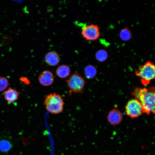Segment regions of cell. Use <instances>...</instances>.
I'll return each mask as SVG.
<instances>
[{
	"label": "cell",
	"instance_id": "obj_15",
	"mask_svg": "<svg viewBox=\"0 0 155 155\" xmlns=\"http://www.w3.org/2000/svg\"><path fill=\"white\" fill-rule=\"evenodd\" d=\"M96 59L98 61L102 62L106 60L108 57L107 52L105 50H101L98 51L96 54Z\"/></svg>",
	"mask_w": 155,
	"mask_h": 155
},
{
	"label": "cell",
	"instance_id": "obj_5",
	"mask_svg": "<svg viewBox=\"0 0 155 155\" xmlns=\"http://www.w3.org/2000/svg\"><path fill=\"white\" fill-rule=\"evenodd\" d=\"M126 114L132 119L137 118L142 114V107L140 102L136 99L128 101L125 107Z\"/></svg>",
	"mask_w": 155,
	"mask_h": 155
},
{
	"label": "cell",
	"instance_id": "obj_13",
	"mask_svg": "<svg viewBox=\"0 0 155 155\" xmlns=\"http://www.w3.org/2000/svg\"><path fill=\"white\" fill-rule=\"evenodd\" d=\"M119 36L124 41H127L132 36L130 30L127 28H125L121 31Z\"/></svg>",
	"mask_w": 155,
	"mask_h": 155
},
{
	"label": "cell",
	"instance_id": "obj_7",
	"mask_svg": "<svg viewBox=\"0 0 155 155\" xmlns=\"http://www.w3.org/2000/svg\"><path fill=\"white\" fill-rule=\"evenodd\" d=\"M107 119L111 124L117 125L121 122L123 119V115L119 110L114 108L109 112L107 116Z\"/></svg>",
	"mask_w": 155,
	"mask_h": 155
},
{
	"label": "cell",
	"instance_id": "obj_11",
	"mask_svg": "<svg viewBox=\"0 0 155 155\" xmlns=\"http://www.w3.org/2000/svg\"><path fill=\"white\" fill-rule=\"evenodd\" d=\"M70 73V68L66 65L62 64L59 65L56 70L57 75L61 78H65L69 75Z\"/></svg>",
	"mask_w": 155,
	"mask_h": 155
},
{
	"label": "cell",
	"instance_id": "obj_6",
	"mask_svg": "<svg viewBox=\"0 0 155 155\" xmlns=\"http://www.w3.org/2000/svg\"><path fill=\"white\" fill-rule=\"evenodd\" d=\"M82 28L81 34L86 40H95L99 37L100 29L97 25L90 24L85 25Z\"/></svg>",
	"mask_w": 155,
	"mask_h": 155
},
{
	"label": "cell",
	"instance_id": "obj_8",
	"mask_svg": "<svg viewBox=\"0 0 155 155\" xmlns=\"http://www.w3.org/2000/svg\"><path fill=\"white\" fill-rule=\"evenodd\" d=\"M54 80L53 73L48 70L42 72L39 75L38 80L42 85L44 86H49L53 84Z\"/></svg>",
	"mask_w": 155,
	"mask_h": 155
},
{
	"label": "cell",
	"instance_id": "obj_2",
	"mask_svg": "<svg viewBox=\"0 0 155 155\" xmlns=\"http://www.w3.org/2000/svg\"><path fill=\"white\" fill-rule=\"evenodd\" d=\"M43 104L46 110L53 114H57L63 111L64 103L61 95L55 93H51L45 98Z\"/></svg>",
	"mask_w": 155,
	"mask_h": 155
},
{
	"label": "cell",
	"instance_id": "obj_1",
	"mask_svg": "<svg viewBox=\"0 0 155 155\" xmlns=\"http://www.w3.org/2000/svg\"><path fill=\"white\" fill-rule=\"evenodd\" d=\"M132 95L141 104L142 113L149 115L150 112L155 113V87L148 88H135Z\"/></svg>",
	"mask_w": 155,
	"mask_h": 155
},
{
	"label": "cell",
	"instance_id": "obj_14",
	"mask_svg": "<svg viewBox=\"0 0 155 155\" xmlns=\"http://www.w3.org/2000/svg\"><path fill=\"white\" fill-rule=\"evenodd\" d=\"M11 148V145L8 140H2L0 141V150L3 152L9 151Z\"/></svg>",
	"mask_w": 155,
	"mask_h": 155
},
{
	"label": "cell",
	"instance_id": "obj_9",
	"mask_svg": "<svg viewBox=\"0 0 155 155\" xmlns=\"http://www.w3.org/2000/svg\"><path fill=\"white\" fill-rule=\"evenodd\" d=\"M20 92L13 88L9 87L4 91L3 95L5 99L9 104H12L18 99Z\"/></svg>",
	"mask_w": 155,
	"mask_h": 155
},
{
	"label": "cell",
	"instance_id": "obj_10",
	"mask_svg": "<svg viewBox=\"0 0 155 155\" xmlns=\"http://www.w3.org/2000/svg\"><path fill=\"white\" fill-rule=\"evenodd\" d=\"M44 60L49 65L55 66L59 63L60 57L57 53L55 51H51L46 55L44 57Z\"/></svg>",
	"mask_w": 155,
	"mask_h": 155
},
{
	"label": "cell",
	"instance_id": "obj_16",
	"mask_svg": "<svg viewBox=\"0 0 155 155\" xmlns=\"http://www.w3.org/2000/svg\"><path fill=\"white\" fill-rule=\"evenodd\" d=\"M9 81L5 77L0 76V92L4 91L9 85Z\"/></svg>",
	"mask_w": 155,
	"mask_h": 155
},
{
	"label": "cell",
	"instance_id": "obj_3",
	"mask_svg": "<svg viewBox=\"0 0 155 155\" xmlns=\"http://www.w3.org/2000/svg\"><path fill=\"white\" fill-rule=\"evenodd\" d=\"M155 65L152 62L148 61L141 66L135 72V74L141 78L142 84L147 85L150 80L155 78Z\"/></svg>",
	"mask_w": 155,
	"mask_h": 155
},
{
	"label": "cell",
	"instance_id": "obj_4",
	"mask_svg": "<svg viewBox=\"0 0 155 155\" xmlns=\"http://www.w3.org/2000/svg\"><path fill=\"white\" fill-rule=\"evenodd\" d=\"M66 82L69 88V94L73 92L78 93L83 92L85 81L79 73H75L71 75L66 80Z\"/></svg>",
	"mask_w": 155,
	"mask_h": 155
},
{
	"label": "cell",
	"instance_id": "obj_12",
	"mask_svg": "<svg viewBox=\"0 0 155 155\" xmlns=\"http://www.w3.org/2000/svg\"><path fill=\"white\" fill-rule=\"evenodd\" d=\"M84 73L86 78L88 79H91L95 76L96 74L97 71L94 66L91 65H89L84 68Z\"/></svg>",
	"mask_w": 155,
	"mask_h": 155
}]
</instances>
